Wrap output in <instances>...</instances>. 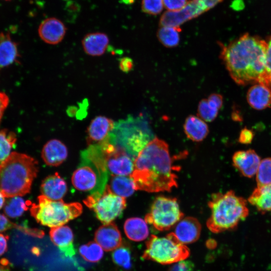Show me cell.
I'll use <instances>...</instances> for the list:
<instances>
[{"mask_svg": "<svg viewBox=\"0 0 271 271\" xmlns=\"http://www.w3.org/2000/svg\"><path fill=\"white\" fill-rule=\"evenodd\" d=\"M38 162L24 154L12 153L0 164V191L5 197L29 193L38 172Z\"/></svg>", "mask_w": 271, "mask_h": 271, "instance_id": "3957f363", "label": "cell"}, {"mask_svg": "<svg viewBox=\"0 0 271 271\" xmlns=\"http://www.w3.org/2000/svg\"><path fill=\"white\" fill-rule=\"evenodd\" d=\"M183 216L176 198L161 196L155 198L145 220L157 230L165 231L176 225Z\"/></svg>", "mask_w": 271, "mask_h": 271, "instance_id": "30bf717a", "label": "cell"}, {"mask_svg": "<svg viewBox=\"0 0 271 271\" xmlns=\"http://www.w3.org/2000/svg\"><path fill=\"white\" fill-rule=\"evenodd\" d=\"M253 137V132L251 129L245 127L239 133L238 141L242 144H249L252 142Z\"/></svg>", "mask_w": 271, "mask_h": 271, "instance_id": "74e56055", "label": "cell"}, {"mask_svg": "<svg viewBox=\"0 0 271 271\" xmlns=\"http://www.w3.org/2000/svg\"><path fill=\"white\" fill-rule=\"evenodd\" d=\"M153 137L147 121L143 116H130L115 122L110 140L123 148L133 159L152 140Z\"/></svg>", "mask_w": 271, "mask_h": 271, "instance_id": "8992f818", "label": "cell"}, {"mask_svg": "<svg viewBox=\"0 0 271 271\" xmlns=\"http://www.w3.org/2000/svg\"><path fill=\"white\" fill-rule=\"evenodd\" d=\"M163 0H142V9L143 12L152 15L160 14L163 9Z\"/></svg>", "mask_w": 271, "mask_h": 271, "instance_id": "e575fe53", "label": "cell"}, {"mask_svg": "<svg viewBox=\"0 0 271 271\" xmlns=\"http://www.w3.org/2000/svg\"><path fill=\"white\" fill-rule=\"evenodd\" d=\"M4 1H10V0H4Z\"/></svg>", "mask_w": 271, "mask_h": 271, "instance_id": "681fc988", "label": "cell"}, {"mask_svg": "<svg viewBox=\"0 0 271 271\" xmlns=\"http://www.w3.org/2000/svg\"><path fill=\"white\" fill-rule=\"evenodd\" d=\"M68 156V150L60 141L52 139L43 147L42 158L48 166L57 167L63 163Z\"/></svg>", "mask_w": 271, "mask_h": 271, "instance_id": "ac0fdd59", "label": "cell"}, {"mask_svg": "<svg viewBox=\"0 0 271 271\" xmlns=\"http://www.w3.org/2000/svg\"><path fill=\"white\" fill-rule=\"evenodd\" d=\"M221 47L220 58L236 83L262 84L271 90V75L266 67V41L245 33Z\"/></svg>", "mask_w": 271, "mask_h": 271, "instance_id": "6da1fadb", "label": "cell"}, {"mask_svg": "<svg viewBox=\"0 0 271 271\" xmlns=\"http://www.w3.org/2000/svg\"><path fill=\"white\" fill-rule=\"evenodd\" d=\"M194 268L193 263L185 259L174 263L169 271H193Z\"/></svg>", "mask_w": 271, "mask_h": 271, "instance_id": "8d00e7d4", "label": "cell"}, {"mask_svg": "<svg viewBox=\"0 0 271 271\" xmlns=\"http://www.w3.org/2000/svg\"><path fill=\"white\" fill-rule=\"evenodd\" d=\"M13 226L14 224L7 217L0 214V232L10 229Z\"/></svg>", "mask_w": 271, "mask_h": 271, "instance_id": "7bdbcfd3", "label": "cell"}, {"mask_svg": "<svg viewBox=\"0 0 271 271\" xmlns=\"http://www.w3.org/2000/svg\"><path fill=\"white\" fill-rule=\"evenodd\" d=\"M265 62L267 71L271 75V36L267 42Z\"/></svg>", "mask_w": 271, "mask_h": 271, "instance_id": "b9f144b4", "label": "cell"}, {"mask_svg": "<svg viewBox=\"0 0 271 271\" xmlns=\"http://www.w3.org/2000/svg\"><path fill=\"white\" fill-rule=\"evenodd\" d=\"M50 236L53 242L64 255L72 256L75 254L73 244V233L69 227L62 225L52 227L50 231Z\"/></svg>", "mask_w": 271, "mask_h": 271, "instance_id": "ffe728a7", "label": "cell"}, {"mask_svg": "<svg viewBox=\"0 0 271 271\" xmlns=\"http://www.w3.org/2000/svg\"><path fill=\"white\" fill-rule=\"evenodd\" d=\"M222 0H191L181 10L166 11L161 16L162 26L180 27L184 23L195 18L212 9Z\"/></svg>", "mask_w": 271, "mask_h": 271, "instance_id": "8fae6325", "label": "cell"}, {"mask_svg": "<svg viewBox=\"0 0 271 271\" xmlns=\"http://www.w3.org/2000/svg\"><path fill=\"white\" fill-rule=\"evenodd\" d=\"M180 27H161L157 32V37L160 42L167 48H174L180 42Z\"/></svg>", "mask_w": 271, "mask_h": 271, "instance_id": "83f0119b", "label": "cell"}, {"mask_svg": "<svg viewBox=\"0 0 271 271\" xmlns=\"http://www.w3.org/2000/svg\"><path fill=\"white\" fill-rule=\"evenodd\" d=\"M261 159L252 149L238 151L232 158L233 166L244 177L251 178L256 173Z\"/></svg>", "mask_w": 271, "mask_h": 271, "instance_id": "5bb4252c", "label": "cell"}, {"mask_svg": "<svg viewBox=\"0 0 271 271\" xmlns=\"http://www.w3.org/2000/svg\"><path fill=\"white\" fill-rule=\"evenodd\" d=\"M9 103V98L4 92H0V121L4 112Z\"/></svg>", "mask_w": 271, "mask_h": 271, "instance_id": "60d3db41", "label": "cell"}, {"mask_svg": "<svg viewBox=\"0 0 271 271\" xmlns=\"http://www.w3.org/2000/svg\"><path fill=\"white\" fill-rule=\"evenodd\" d=\"M184 132L188 139L194 142L203 141L208 134L207 124L199 117L189 115L184 124Z\"/></svg>", "mask_w": 271, "mask_h": 271, "instance_id": "cb8c5ba5", "label": "cell"}, {"mask_svg": "<svg viewBox=\"0 0 271 271\" xmlns=\"http://www.w3.org/2000/svg\"><path fill=\"white\" fill-rule=\"evenodd\" d=\"M66 6V10L69 13H78L80 8L78 4L74 1L68 2Z\"/></svg>", "mask_w": 271, "mask_h": 271, "instance_id": "f6af8a7d", "label": "cell"}, {"mask_svg": "<svg viewBox=\"0 0 271 271\" xmlns=\"http://www.w3.org/2000/svg\"><path fill=\"white\" fill-rule=\"evenodd\" d=\"M65 1H66V0H65Z\"/></svg>", "mask_w": 271, "mask_h": 271, "instance_id": "f907efd6", "label": "cell"}, {"mask_svg": "<svg viewBox=\"0 0 271 271\" xmlns=\"http://www.w3.org/2000/svg\"><path fill=\"white\" fill-rule=\"evenodd\" d=\"M108 171L100 146L89 145L81 153V162L73 172V186L81 191L102 193L108 181Z\"/></svg>", "mask_w": 271, "mask_h": 271, "instance_id": "5b68a950", "label": "cell"}, {"mask_svg": "<svg viewBox=\"0 0 271 271\" xmlns=\"http://www.w3.org/2000/svg\"><path fill=\"white\" fill-rule=\"evenodd\" d=\"M112 259L116 264L125 269H128L131 266L130 252L127 247L122 244L114 250Z\"/></svg>", "mask_w": 271, "mask_h": 271, "instance_id": "836d02e7", "label": "cell"}, {"mask_svg": "<svg viewBox=\"0 0 271 271\" xmlns=\"http://www.w3.org/2000/svg\"><path fill=\"white\" fill-rule=\"evenodd\" d=\"M83 202L94 211L97 219L103 224L112 222L126 207L125 198L114 194L108 185L102 193H91Z\"/></svg>", "mask_w": 271, "mask_h": 271, "instance_id": "9c48e42d", "label": "cell"}, {"mask_svg": "<svg viewBox=\"0 0 271 271\" xmlns=\"http://www.w3.org/2000/svg\"><path fill=\"white\" fill-rule=\"evenodd\" d=\"M247 201L261 213L271 211V184L257 186Z\"/></svg>", "mask_w": 271, "mask_h": 271, "instance_id": "d4e9b609", "label": "cell"}, {"mask_svg": "<svg viewBox=\"0 0 271 271\" xmlns=\"http://www.w3.org/2000/svg\"><path fill=\"white\" fill-rule=\"evenodd\" d=\"M208 205L211 215L206 225L215 233L235 229L249 214L247 201L232 190L212 194Z\"/></svg>", "mask_w": 271, "mask_h": 271, "instance_id": "277c9868", "label": "cell"}, {"mask_svg": "<svg viewBox=\"0 0 271 271\" xmlns=\"http://www.w3.org/2000/svg\"><path fill=\"white\" fill-rule=\"evenodd\" d=\"M124 230L126 236L134 241H141L149 235V228L145 220L139 217L126 219L124 224Z\"/></svg>", "mask_w": 271, "mask_h": 271, "instance_id": "484cf974", "label": "cell"}, {"mask_svg": "<svg viewBox=\"0 0 271 271\" xmlns=\"http://www.w3.org/2000/svg\"><path fill=\"white\" fill-rule=\"evenodd\" d=\"M115 125L114 121L104 116H97L93 118L87 129V145H101L110 137Z\"/></svg>", "mask_w": 271, "mask_h": 271, "instance_id": "4fadbf2b", "label": "cell"}, {"mask_svg": "<svg viewBox=\"0 0 271 271\" xmlns=\"http://www.w3.org/2000/svg\"><path fill=\"white\" fill-rule=\"evenodd\" d=\"M108 186L114 194L125 198L131 196L136 190L134 184L130 176L111 175Z\"/></svg>", "mask_w": 271, "mask_h": 271, "instance_id": "4316f807", "label": "cell"}, {"mask_svg": "<svg viewBox=\"0 0 271 271\" xmlns=\"http://www.w3.org/2000/svg\"><path fill=\"white\" fill-rule=\"evenodd\" d=\"M165 8L168 11L176 12L183 9L187 4V0H163Z\"/></svg>", "mask_w": 271, "mask_h": 271, "instance_id": "d590c367", "label": "cell"}, {"mask_svg": "<svg viewBox=\"0 0 271 271\" xmlns=\"http://www.w3.org/2000/svg\"><path fill=\"white\" fill-rule=\"evenodd\" d=\"M0 271H11L6 263H0Z\"/></svg>", "mask_w": 271, "mask_h": 271, "instance_id": "bcb514c9", "label": "cell"}, {"mask_svg": "<svg viewBox=\"0 0 271 271\" xmlns=\"http://www.w3.org/2000/svg\"><path fill=\"white\" fill-rule=\"evenodd\" d=\"M201 231V226L199 221L194 217H187L177 223L173 233L177 239L185 245L197 241Z\"/></svg>", "mask_w": 271, "mask_h": 271, "instance_id": "2e32d148", "label": "cell"}, {"mask_svg": "<svg viewBox=\"0 0 271 271\" xmlns=\"http://www.w3.org/2000/svg\"><path fill=\"white\" fill-rule=\"evenodd\" d=\"M189 254L188 248L171 232L164 237L152 235L147 241L143 258L162 264H171L185 260Z\"/></svg>", "mask_w": 271, "mask_h": 271, "instance_id": "ba28073f", "label": "cell"}, {"mask_svg": "<svg viewBox=\"0 0 271 271\" xmlns=\"http://www.w3.org/2000/svg\"><path fill=\"white\" fill-rule=\"evenodd\" d=\"M5 196L0 191V209L3 207L5 202Z\"/></svg>", "mask_w": 271, "mask_h": 271, "instance_id": "7dc6e473", "label": "cell"}, {"mask_svg": "<svg viewBox=\"0 0 271 271\" xmlns=\"http://www.w3.org/2000/svg\"><path fill=\"white\" fill-rule=\"evenodd\" d=\"M95 240L106 251L114 250L122 244L121 233L112 222L98 228L95 233Z\"/></svg>", "mask_w": 271, "mask_h": 271, "instance_id": "e0dca14e", "label": "cell"}, {"mask_svg": "<svg viewBox=\"0 0 271 271\" xmlns=\"http://www.w3.org/2000/svg\"><path fill=\"white\" fill-rule=\"evenodd\" d=\"M67 31L64 24L59 19L48 18L40 24L38 34L40 38L46 43L56 45L63 39Z\"/></svg>", "mask_w": 271, "mask_h": 271, "instance_id": "9a60e30c", "label": "cell"}, {"mask_svg": "<svg viewBox=\"0 0 271 271\" xmlns=\"http://www.w3.org/2000/svg\"><path fill=\"white\" fill-rule=\"evenodd\" d=\"M255 175L257 186L271 184V157L261 160Z\"/></svg>", "mask_w": 271, "mask_h": 271, "instance_id": "1f68e13d", "label": "cell"}, {"mask_svg": "<svg viewBox=\"0 0 271 271\" xmlns=\"http://www.w3.org/2000/svg\"><path fill=\"white\" fill-rule=\"evenodd\" d=\"M248 103L256 110H262L271 106V90L262 84H255L246 94Z\"/></svg>", "mask_w": 271, "mask_h": 271, "instance_id": "7402d4cb", "label": "cell"}, {"mask_svg": "<svg viewBox=\"0 0 271 271\" xmlns=\"http://www.w3.org/2000/svg\"><path fill=\"white\" fill-rule=\"evenodd\" d=\"M107 35L102 32H94L86 34L82 40L84 52L92 56L102 55L109 44Z\"/></svg>", "mask_w": 271, "mask_h": 271, "instance_id": "603a6c76", "label": "cell"}, {"mask_svg": "<svg viewBox=\"0 0 271 271\" xmlns=\"http://www.w3.org/2000/svg\"><path fill=\"white\" fill-rule=\"evenodd\" d=\"M9 236L0 233V256L7 250Z\"/></svg>", "mask_w": 271, "mask_h": 271, "instance_id": "ee69618b", "label": "cell"}, {"mask_svg": "<svg viewBox=\"0 0 271 271\" xmlns=\"http://www.w3.org/2000/svg\"><path fill=\"white\" fill-rule=\"evenodd\" d=\"M219 109L212 104L207 99L200 101L198 106V115L200 118L207 122H211L217 117Z\"/></svg>", "mask_w": 271, "mask_h": 271, "instance_id": "d6a6232c", "label": "cell"}, {"mask_svg": "<svg viewBox=\"0 0 271 271\" xmlns=\"http://www.w3.org/2000/svg\"><path fill=\"white\" fill-rule=\"evenodd\" d=\"M207 100L219 110L222 107L223 105V97L218 93L211 94L207 98Z\"/></svg>", "mask_w": 271, "mask_h": 271, "instance_id": "ab89813d", "label": "cell"}, {"mask_svg": "<svg viewBox=\"0 0 271 271\" xmlns=\"http://www.w3.org/2000/svg\"><path fill=\"white\" fill-rule=\"evenodd\" d=\"M108 171L112 175L128 176L133 170L132 159L122 147L108 140L101 145Z\"/></svg>", "mask_w": 271, "mask_h": 271, "instance_id": "7c38bea8", "label": "cell"}, {"mask_svg": "<svg viewBox=\"0 0 271 271\" xmlns=\"http://www.w3.org/2000/svg\"><path fill=\"white\" fill-rule=\"evenodd\" d=\"M82 212V206L78 202L66 203L62 199L52 200L43 195L30 208L32 216L39 223L51 228L63 225Z\"/></svg>", "mask_w": 271, "mask_h": 271, "instance_id": "52a82bcc", "label": "cell"}, {"mask_svg": "<svg viewBox=\"0 0 271 271\" xmlns=\"http://www.w3.org/2000/svg\"><path fill=\"white\" fill-rule=\"evenodd\" d=\"M19 57L18 44L12 40L10 33L0 32V70L18 62Z\"/></svg>", "mask_w": 271, "mask_h": 271, "instance_id": "44dd1931", "label": "cell"}, {"mask_svg": "<svg viewBox=\"0 0 271 271\" xmlns=\"http://www.w3.org/2000/svg\"><path fill=\"white\" fill-rule=\"evenodd\" d=\"M81 256L87 261L96 262L100 260L103 255V249L96 242H89L79 248Z\"/></svg>", "mask_w": 271, "mask_h": 271, "instance_id": "4dcf8cb0", "label": "cell"}, {"mask_svg": "<svg viewBox=\"0 0 271 271\" xmlns=\"http://www.w3.org/2000/svg\"><path fill=\"white\" fill-rule=\"evenodd\" d=\"M121 1L126 5L131 4L134 2V0H121Z\"/></svg>", "mask_w": 271, "mask_h": 271, "instance_id": "c3c4849f", "label": "cell"}, {"mask_svg": "<svg viewBox=\"0 0 271 271\" xmlns=\"http://www.w3.org/2000/svg\"><path fill=\"white\" fill-rule=\"evenodd\" d=\"M168 144L157 138L152 139L138 154L130 175L136 190L147 192L170 191L178 186Z\"/></svg>", "mask_w": 271, "mask_h": 271, "instance_id": "7a4b0ae2", "label": "cell"}, {"mask_svg": "<svg viewBox=\"0 0 271 271\" xmlns=\"http://www.w3.org/2000/svg\"><path fill=\"white\" fill-rule=\"evenodd\" d=\"M133 67L132 60L128 57H124L119 59V68L123 72L128 73Z\"/></svg>", "mask_w": 271, "mask_h": 271, "instance_id": "f35d334b", "label": "cell"}, {"mask_svg": "<svg viewBox=\"0 0 271 271\" xmlns=\"http://www.w3.org/2000/svg\"><path fill=\"white\" fill-rule=\"evenodd\" d=\"M17 141L15 133L7 129L0 130V162L5 160L10 155Z\"/></svg>", "mask_w": 271, "mask_h": 271, "instance_id": "f546056e", "label": "cell"}, {"mask_svg": "<svg viewBox=\"0 0 271 271\" xmlns=\"http://www.w3.org/2000/svg\"><path fill=\"white\" fill-rule=\"evenodd\" d=\"M41 192L43 195L52 200H62L67 191L65 180L58 173L47 177L42 182Z\"/></svg>", "mask_w": 271, "mask_h": 271, "instance_id": "d6986e66", "label": "cell"}, {"mask_svg": "<svg viewBox=\"0 0 271 271\" xmlns=\"http://www.w3.org/2000/svg\"><path fill=\"white\" fill-rule=\"evenodd\" d=\"M30 204V201H25L20 196L11 197L5 204L4 212L8 216L16 218L27 211Z\"/></svg>", "mask_w": 271, "mask_h": 271, "instance_id": "f1b7e54d", "label": "cell"}]
</instances>
